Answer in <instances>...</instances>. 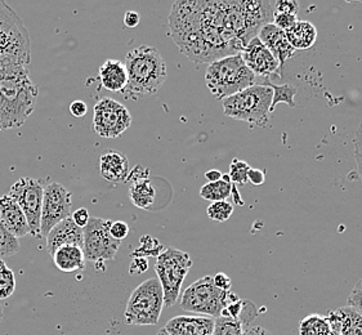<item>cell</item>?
Returning <instances> with one entry per match:
<instances>
[{
  "label": "cell",
  "mask_w": 362,
  "mask_h": 335,
  "mask_svg": "<svg viewBox=\"0 0 362 335\" xmlns=\"http://www.w3.org/2000/svg\"><path fill=\"white\" fill-rule=\"evenodd\" d=\"M83 228L78 226L71 217H69L53 227L51 233L47 235V252L53 257L57 249L66 245L83 249Z\"/></svg>",
  "instance_id": "cell-16"
},
{
  "label": "cell",
  "mask_w": 362,
  "mask_h": 335,
  "mask_svg": "<svg viewBox=\"0 0 362 335\" xmlns=\"http://www.w3.org/2000/svg\"><path fill=\"white\" fill-rule=\"evenodd\" d=\"M53 261L58 270L62 272H75L83 270L86 266V257L83 249L74 245H66L57 249L53 254Z\"/></svg>",
  "instance_id": "cell-23"
},
{
  "label": "cell",
  "mask_w": 362,
  "mask_h": 335,
  "mask_svg": "<svg viewBox=\"0 0 362 335\" xmlns=\"http://www.w3.org/2000/svg\"><path fill=\"white\" fill-rule=\"evenodd\" d=\"M205 81L210 93L217 100L223 101L257 84L258 78L247 69L239 53L209 64L205 73Z\"/></svg>",
  "instance_id": "cell-4"
},
{
  "label": "cell",
  "mask_w": 362,
  "mask_h": 335,
  "mask_svg": "<svg viewBox=\"0 0 362 335\" xmlns=\"http://www.w3.org/2000/svg\"><path fill=\"white\" fill-rule=\"evenodd\" d=\"M348 306L354 307L362 316V277L356 283L352 292L348 297Z\"/></svg>",
  "instance_id": "cell-35"
},
{
  "label": "cell",
  "mask_w": 362,
  "mask_h": 335,
  "mask_svg": "<svg viewBox=\"0 0 362 335\" xmlns=\"http://www.w3.org/2000/svg\"><path fill=\"white\" fill-rule=\"evenodd\" d=\"M232 213H233V205L226 201H216L211 203L206 209V216L208 218L216 222H226L231 218Z\"/></svg>",
  "instance_id": "cell-32"
},
{
  "label": "cell",
  "mask_w": 362,
  "mask_h": 335,
  "mask_svg": "<svg viewBox=\"0 0 362 335\" xmlns=\"http://www.w3.org/2000/svg\"><path fill=\"white\" fill-rule=\"evenodd\" d=\"M232 187L233 184L228 175H222V180L217 182H208L204 184L200 189V196L204 200H208L211 203L216 201H226L228 197L231 196Z\"/></svg>",
  "instance_id": "cell-25"
},
{
  "label": "cell",
  "mask_w": 362,
  "mask_h": 335,
  "mask_svg": "<svg viewBox=\"0 0 362 335\" xmlns=\"http://www.w3.org/2000/svg\"><path fill=\"white\" fill-rule=\"evenodd\" d=\"M71 192H69L61 183H51L44 187L40 233L47 237L53 227L64 219L71 217Z\"/></svg>",
  "instance_id": "cell-13"
},
{
  "label": "cell",
  "mask_w": 362,
  "mask_h": 335,
  "mask_svg": "<svg viewBox=\"0 0 362 335\" xmlns=\"http://www.w3.org/2000/svg\"><path fill=\"white\" fill-rule=\"evenodd\" d=\"M20 252V242L8 231L0 219V261L9 258Z\"/></svg>",
  "instance_id": "cell-29"
},
{
  "label": "cell",
  "mask_w": 362,
  "mask_h": 335,
  "mask_svg": "<svg viewBox=\"0 0 362 335\" xmlns=\"http://www.w3.org/2000/svg\"><path fill=\"white\" fill-rule=\"evenodd\" d=\"M0 219L16 239L30 235L28 219L20 205L17 204V201L9 194L0 197Z\"/></svg>",
  "instance_id": "cell-18"
},
{
  "label": "cell",
  "mask_w": 362,
  "mask_h": 335,
  "mask_svg": "<svg viewBox=\"0 0 362 335\" xmlns=\"http://www.w3.org/2000/svg\"><path fill=\"white\" fill-rule=\"evenodd\" d=\"M15 289V274L8 269L4 261H0V299L9 298Z\"/></svg>",
  "instance_id": "cell-31"
},
{
  "label": "cell",
  "mask_w": 362,
  "mask_h": 335,
  "mask_svg": "<svg viewBox=\"0 0 362 335\" xmlns=\"http://www.w3.org/2000/svg\"><path fill=\"white\" fill-rule=\"evenodd\" d=\"M258 39L261 40L263 45L267 48L268 51L274 54V57L277 59L280 69L288 62L296 53V49L290 45L288 42L286 34L283 30L279 29L272 22L264 25L259 33H258Z\"/></svg>",
  "instance_id": "cell-17"
},
{
  "label": "cell",
  "mask_w": 362,
  "mask_h": 335,
  "mask_svg": "<svg viewBox=\"0 0 362 335\" xmlns=\"http://www.w3.org/2000/svg\"><path fill=\"white\" fill-rule=\"evenodd\" d=\"M264 181H266V175L263 170L250 168L249 175H247V182L252 183L254 186H262Z\"/></svg>",
  "instance_id": "cell-40"
},
{
  "label": "cell",
  "mask_w": 362,
  "mask_h": 335,
  "mask_svg": "<svg viewBox=\"0 0 362 335\" xmlns=\"http://www.w3.org/2000/svg\"><path fill=\"white\" fill-rule=\"evenodd\" d=\"M109 219L90 217L87 226L83 228V253L87 261L100 263L103 261H112L122 241H117L111 236Z\"/></svg>",
  "instance_id": "cell-10"
},
{
  "label": "cell",
  "mask_w": 362,
  "mask_h": 335,
  "mask_svg": "<svg viewBox=\"0 0 362 335\" xmlns=\"http://www.w3.org/2000/svg\"><path fill=\"white\" fill-rule=\"evenodd\" d=\"M354 155H355L357 172L360 175L362 183V124L356 131L355 139H354Z\"/></svg>",
  "instance_id": "cell-34"
},
{
  "label": "cell",
  "mask_w": 362,
  "mask_h": 335,
  "mask_svg": "<svg viewBox=\"0 0 362 335\" xmlns=\"http://www.w3.org/2000/svg\"><path fill=\"white\" fill-rule=\"evenodd\" d=\"M110 233L115 240L123 241L129 233V226L123 221H116V222L111 223Z\"/></svg>",
  "instance_id": "cell-38"
},
{
  "label": "cell",
  "mask_w": 362,
  "mask_h": 335,
  "mask_svg": "<svg viewBox=\"0 0 362 335\" xmlns=\"http://www.w3.org/2000/svg\"><path fill=\"white\" fill-rule=\"evenodd\" d=\"M274 90L267 84H254L223 100L226 117L266 128L269 123Z\"/></svg>",
  "instance_id": "cell-5"
},
{
  "label": "cell",
  "mask_w": 362,
  "mask_h": 335,
  "mask_svg": "<svg viewBox=\"0 0 362 335\" xmlns=\"http://www.w3.org/2000/svg\"><path fill=\"white\" fill-rule=\"evenodd\" d=\"M297 22V16L286 15V13H274V20H272V23L283 31L291 29Z\"/></svg>",
  "instance_id": "cell-37"
},
{
  "label": "cell",
  "mask_w": 362,
  "mask_h": 335,
  "mask_svg": "<svg viewBox=\"0 0 362 335\" xmlns=\"http://www.w3.org/2000/svg\"><path fill=\"white\" fill-rule=\"evenodd\" d=\"M267 0L175 1L169 30L180 51L196 64L239 54L259 30L274 20Z\"/></svg>",
  "instance_id": "cell-1"
},
{
  "label": "cell",
  "mask_w": 362,
  "mask_h": 335,
  "mask_svg": "<svg viewBox=\"0 0 362 335\" xmlns=\"http://www.w3.org/2000/svg\"><path fill=\"white\" fill-rule=\"evenodd\" d=\"M326 317L332 330L338 335H362V316L354 307L337 308Z\"/></svg>",
  "instance_id": "cell-20"
},
{
  "label": "cell",
  "mask_w": 362,
  "mask_h": 335,
  "mask_svg": "<svg viewBox=\"0 0 362 335\" xmlns=\"http://www.w3.org/2000/svg\"><path fill=\"white\" fill-rule=\"evenodd\" d=\"M39 89L25 65H0V131L20 128L35 109Z\"/></svg>",
  "instance_id": "cell-2"
},
{
  "label": "cell",
  "mask_w": 362,
  "mask_h": 335,
  "mask_svg": "<svg viewBox=\"0 0 362 335\" xmlns=\"http://www.w3.org/2000/svg\"><path fill=\"white\" fill-rule=\"evenodd\" d=\"M139 21H141V17H139L137 12L129 11V12H127L125 16H124V23H125V26H128V28H131V29L138 26Z\"/></svg>",
  "instance_id": "cell-44"
},
{
  "label": "cell",
  "mask_w": 362,
  "mask_h": 335,
  "mask_svg": "<svg viewBox=\"0 0 362 335\" xmlns=\"http://www.w3.org/2000/svg\"><path fill=\"white\" fill-rule=\"evenodd\" d=\"M129 197H131L132 203L137 208L148 211V209H151V206L155 203L156 192H155L153 183L150 182L148 180H144V181H138L132 184L131 189H129Z\"/></svg>",
  "instance_id": "cell-24"
},
{
  "label": "cell",
  "mask_w": 362,
  "mask_h": 335,
  "mask_svg": "<svg viewBox=\"0 0 362 335\" xmlns=\"http://www.w3.org/2000/svg\"><path fill=\"white\" fill-rule=\"evenodd\" d=\"M100 81L102 87L110 92L119 93L128 87V71L125 64L117 59H107L100 67Z\"/></svg>",
  "instance_id": "cell-21"
},
{
  "label": "cell",
  "mask_w": 362,
  "mask_h": 335,
  "mask_svg": "<svg viewBox=\"0 0 362 335\" xmlns=\"http://www.w3.org/2000/svg\"><path fill=\"white\" fill-rule=\"evenodd\" d=\"M88 107L86 102L83 101H74L70 105V112L75 117H83L87 115Z\"/></svg>",
  "instance_id": "cell-43"
},
{
  "label": "cell",
  "mask_w": 362,
  "mask_h": 335,
  "mask_svg": "<svg viewBox=\"0 0 362 335\" xmlns=\"http://www.w3.org/2000/svg\"><path fill=\"white\" fill-rule=\"evenodd\" d=\"M9 195L20 205L25 217L28 219L30 235L35 237L42 236L40 218L44 195L42 183L30 177H22L11 187Z\"/></svg>",
  "instance_id": "cell-11"
},
{
  "label": "cell",
  "mask_w": 362,
  "mask_h": 335,
  "mask_svg": "<svg viewBox=\"0 0 362 335\" xmlns=\"http://www.w3.org/2000/svg\"><path fill=\"white\" fill-rule=\"evenodd\" d=\"M290 45L297 51L312 48L317 39V29L308 21H298L291 29L285 31Z\"/></svg>",
  "instance_id": "cell-22"
},
{
  "label": "cell",
  "mask_w": 362,
  "mask_h": 335,
  "mask_svg": "<svg viewBox=\"0 0 362 335\" xmlns=\"http://www.w3.org/2000/svg\"><path fill=\"white\" fill-rule=\"evenodd\" d=\"M244 335H272L268 330H266L264 328H262V327H254V328H250L249 330H245L244 331Z\"/></svg>",
  "instance_id": "cell-46"
},
{
  "label": "cell",
  "mask_w": 362,
  "mask_h": 335,
  "mask_svg": "<svg viewBox=\"0 0 362 335\" xmlns=\"http://www.w3.org/2000/svg\"><path fill=\"white\" fill-rule=\"evenodd\" d=\"M192 267L189 253L180 249L167 248L156 258L155 271L164 293V307L174 306L181 294L185 278Z\"/></svg>",
  "instance_id": "cell-9"
},
{
  "label": "cell",
  "mask_w": 362,
  "mask_h": 335,
  "mask_svg": "<svg viewBox=\"0 0 362 335\" xmlns=\"http://www.w3.org/2000/svg\"><path fill=\"white\" fill-rule=\"evenodd\" d=\"M128 87L124 93L131 95H156L167 79V65L158 49L141 45L125 57Z\"/></svg>",
  "instance_id": "cell-3"
},
{
  "label": "cell",
  "mask_w": 362,
  "mask_h": 335,
  "mask_svg": "<svg viewBox=\"0 0 362 335\" xmlns=\"http://www.w3.org/2000/svg\"><path fill=\"white\" fill-rule=\"evenodd\" d=\"M164 252V247L160 244L153 236L146 235L139 240V248L133 252L132 257L133 258H147V257H159Z\"/></svg>",
  "instance_id": "cell-30"
},
{
  "label": "cell",
  "mask_w": 362,
  "mask_h": 335,
  "mask_svg": "<svg viewBox=\"0 0 362 335\" xmlns=\"http://www.w3.org/2000/svg\"><path fill=\"white\" fill-rule=\"evenodd\" d=\"M330 333V324L327 317L322 315H310L299 324V335H329Z\"/></svg>",
  "instance_id": "cell-26"
},
{
  "label": "cell",
  "mask_w": 362,
  "mask_h": 335,
  "mask_svg": "<svg viewBox=\"0 0 362 335\" xmlns=\"http://www.w3.org/2000/svg\"><path fill=\"white\" fill-rule=\"evenodd\" d=\"M274 90V97H272V105H271V114L275 111V107L279 103H285L289 107H296V101L294 97L297 95V89L291 84H284V86H275L272 83H264Z\"/></svg>",
  "instance_id": "cell-27"
},
{
  "label": "cell",
  "mask_w": 362,
  "mask_h": 335,
  "mask_svg": "<svg viewBox=\"0 0 362 335\" xmlns=\"http://www.w3.org/2000/svg\"><path fill=\"white\" fill-rule=\"evenodd\" d=\"M244 324L241 319L219 316L214 319L213 335H244Z\"/></svg>",
  "instance_id": "cell-28"
},
{
  "label": "cell",
  "mask_w": 362,
  "mask_h": 335,
  "mask_svg": "<svg viewBox=\"0 0 362 335\" xmlns=\"http://www.w3.org/2000/svg\"><path fill=\"white\" fill-rule=\"evenodd\" d=\"M213 283L221 290H231V278L222 272L213 277Z\"/></svg>",
  "instance_id": "cell-42"
},
{
  "label": "cell",
  "mask_w": 362,
  "mask_h": 335,
  "mask_svg": "<svg viewBox=\"0 0 362 335\" xmlns=\"http://www.w3.org/2000/svg\"><path fill=\"white\" fill-rule=\"evenodd\" d=\"M231 196L233 197V201H235V204H238L239 206L244 205V200H243L241 196H240V192L238 191V189L235 187V184H233V187H232Z\"/></svg>",
  "instance_id": "cell-47"
},
{
  "label": "cell",
  "mask_w": 362,
  "mask_h": 335,
  "mask_svg": "<svg viewBox=\"0 0 362 335\" xmlns=\"http://www.w3.org/2000/svg\"><path fill=\"white\" fill-rule=\"evenodd\" d=\"M222 173L217 170V169H211V170H208L206 173H205V178L209 181V182H217L219 180H222Z\"/></svg>",
  "instance_id": "cell-45"
},
{
  "label": "cell",
  "mask_w": 362,
  "mask_h": 335,
  "mask_svg": "<svg viewBox=\"0 0 362 335\" xmlns=\"http://www.w3.org/2000/svg\"><path fill=\"white\" fill-rule=\"evenodd\" d=\"M3 317H4V314H3V310H1V306H0V322L3 320Z\"/></svg>",
  "instance_id": "cell-48"
},
{
  "label": "cell",
  "mask_w": 362,
  "mask_h": 335,
  "mask_svg": "<svg viewBox=\"0 0 362 335\" xmlns=\"http://www.w3.org/2000/svg\"><path fill=\"white\" fill-rule=\"evenodd\" d=\"M164 308V293L158 277L148 278L138 285L132 293L127 310L125 321L128 325H156Z\"/></svg>",
  "instance_id": "cell-8"
},
{
  "label": "cell",
  "mask_w": 362,
  "mask_h": 335,
  "mask_svg": "<svg viewBox=\"0 0 362 335\" xmlns=\"http://www.w3.org/2000/svg\"><path fill=\"white\" fill-rule=\"evenodd\" d=\"M31 59L29 33L6 1L0 0V65H28Z\"/></svg>",
  "instance_id": "cell-6"
},
{
  "label": "cell",
  "mask_w": 362,
  "mask_h": 335,
  "mask_svg": "<svg viewBox=\"0 0 362 335\" xmlns=\"http://www.w3.org/2000/svg\"><path fill=\"white\" fill-rule=\"evenodd\" d=\"M71 218L74 219V222L78 225V226L84 228L87 226L88 221L90 218L89 213H88L86 208H80L76 211H74V214H71Z\"/></svg>",
  "instance_id": "cell-41"
},
{
  "label": "cell",
  "mask_w": 362,
  "mask_h": 335,
  "mask_svg": "<svg viewBox=\"0 0 362 335\" xmlns=\"http://www.w3.org/2000/svg\"><path fill=\"white\" fill-rule=\"evenodd\" d=\"M241 57L244 59L245 65L257 78L264 79L267 83L269 76H279L280 78V65L274 54L268 51L263 45L258 37L252 39L245 49L241 52Z\"/></svg>",
  "instance_id": "cell-14"
},
{
  "label": "cell",
  "mask_w": 362,
  "mask_h": 335,
  "mask_svg": "<svg viewBox=\"0 0 362 335\" xmlns=\"http://www.w3.org/2000/svg\"><path fill=\"white\" fill-rule=\"evenodd\" d=\"M249 170L250 167L245 161L238 160V159L232 160L230 173H228L232 184H247Z\"/></svg>",
  "instance_id": "cell-33"
},
{
  "label": "cell",
  "mask_w": 362,
  "mask_h": 335,
  "mask_svg": "<svg viewBox=\"0 0 362 335\" xmlns=\"http://www.w3.org/2000/svg\"><path fill=\"white\" fill-rule=\"evenodd\" d=\"M100 173L109 182H127L129 177V161L123 153L115 150L105 151L100 156Z\"/></svg>",
  "instance_id": "cell-19"
},
{
  "label": "cell",
  "mask_w": 362,
  "mask_h": 335,
  "mask_svg": "<svg viewBox=\"0 0 362 335\" xmlns=\"http://www.w3.org/2000/svg\"><path fill=\"white\" fill-rule=\"evenodd\" d=\"M238 300L239 297L231 290L218 289L213 277L204 276L189 285L182 294L181 308L186 312L218 319L227 307Z\"/></svg>",
  "instance_id": "cell-7"
},
{
  "label": "cell",
  "mask_w": 362,
  "mask_h": 335,
  "mask_svg": "<svg viewBox=\"0 0 362 335\" xmlns=\"http://www.w3.org/2000/svg\"><path fill=\"white\" fill-rule=\"evenodd\" d=\"M299 4L294 0H277L274 6V13H286L297 16Z\"/></svg>",
  "instance_id": "cell-36"
},
{
  "label": "cell",
  "mask_w": 362,
  "mask_h": 335,
  "mask_svg": "<svg viewBox=\"0 0 362 335\" xmlns=\"http://www.w3.org/2000/svg\"><path fill=\"white\" fill-rule=\"evenodd\" d=\"M214 319L206 316H177L158 335H213Z\"/></svg>",
  "instance_id": "cell-15"
},
{
  "label": "cell",
  "mask_w": 362,
  "mask_h": 335,
  "mask_svg": "<svg viewBox=\"0 0 362 335\" xmlns=\"http://www.w3.org/2000/svg\"><path fill=\"white\" fill-rule=\"evenodd\" d=\"M132 125L128 109L112 98H102L95 106L93 128L103 139H117Z\"/></svg>",
  "instance_id": "cell-12"
},
{
  "label": "cell",
  "mask_w": 362,
  "mask_h": 335,
  "mask_svg": "<svg viewBox=\"0 0 362 335\" xmlns=\"http://www.w3.org/2000/svg\"><path fill=\"white\" fill-rule=\"evenodd\" d=\"M147 269H148L147 259L137 257V258H133L129 271H131V274H133V275H137V274H144V272L147 271Z\"/></svg>",
  "instance_id": "cell-39"
},
{
  "label": "cell",
  "mask_w": 362,
  "mask_h": 335,
  "mask_svg": "<svg viewBox=\"0 0 362 335\" xmlns=\"http://www.w3.org/2000/svg\"><path fill=\"white\" fill-rule=\"evenodd\" d=\"M329 335H338L337 334V333H334L333 330H332V333H330V334Z\"/></svg>",
  "instance_id": "cell-49"
}]
</instances>
